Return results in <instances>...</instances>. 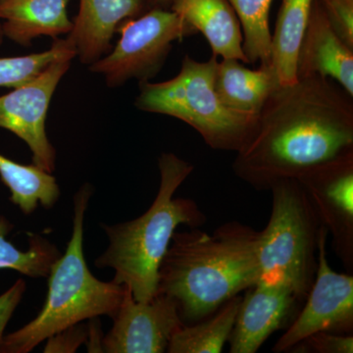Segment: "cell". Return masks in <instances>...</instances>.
<instances>
[{
	"mask_svg": "<svg viewBox=\"0 0 353 353\" xmlns=\"http://www.w3.org/2000/svg\"><path fill=\"white\" fill-rule=\"evenodd\" d=\"M352 150V97L331 79L306 77L274 90L232 168L253 189L270 190Z\"/></svg>",
	"mask_w": 353,
	"mask_h": 353,
	"instance_id": "cell-1",
	"label": "cell"
},
{
	"mask_svg": "<svg viewBox=\"0 0 353 353\" xmlns=\"http://www.w3.org/2000/svg\"><path fill=\"white\" fill-rule=\"evenodd\" d=\"M259 232L232 221L212 234L175 232L159 271L157 294L168 296L183 322L210 317L259 281Z\"/></svg>",
	"mask_w": 353,
	"mask_h": 353,
	"instance_id": "cell-2",
	"label": "cell"
},
{
	"mask_svg": "<svg viewBox=\"0 0 353 353\" xmlns=\"http://www.w3.org/2000/svg\"><path fill=\"white\" fill-rule=\"evenodd\" d=\"M160 185L148 210L137 219L116 225H101L109 239L108 250L95 260L99 268H112L113 282L126 285L137 301L157 296L158 271L176 228H199L206 216L196 202L174 197L194 166L171 152L158 160Z\"/></svg>",
	"mask_w": 353,
	"mask_h": 353,
	"instance_id": "cell-3",
	"label": "cell"
},
{
	"mask_svg": "<svg viewBox=\"0 0 353 353\" xmlns=\"http://www.w3.org/2000/svg\"><path fill=\"white\" fill-rule=\"evenodd\" d=\"M90 196L92 190L85 185L74 197L73 233L66 252L51 266L48 296L41 312L18 331L3 336L0 352L28 353L83 320L101 315L115 317L126 285L95 278L83 254V220Z\"/></svg>",
	"mask_w": 353,
	"mask_h": 353,
	"instance_id": "cell-4",
	"label": "cell"
},
{
	"mask_svg": "<svg viewBox=\"0 0 353 353\" xmlns=\"http://www.w3.org/2000/svg\"><path fill=\"white\" fill-rule=\"evenodd\" d=\"M217 57L199 62L185 55L178 75L161 83H139L134 105L145 112L162 114L196 130L209 148L238 152L248 143L257 117L227 108L215 90Z\"/></svg>",
	"mask_w": 353,
	"mask_h": 353,
	"instance_id": "cell-5",
	"label": "cell"
},
{
	"mask_svg": "<svg viewBox=\"0 0 353 353\" xmlns=\"http://www.w3.org/2000/svg\"><path fill=\"white\" fill-rule=\"evenodd\" d=\"M270 190V218L259 236V281L280 283L301 301L317 270L321 225L296 179L278 181Z\"/></svg>",
	"mask_w": 353,
	"mask_h": 353,
	"instance_id": "cell-6",
	"label": "cell"
},
{
	"mask_svg": "<svg viewBox=\"0 0 353 353\" xmlns=\"http://www.w3.org/2000/svg\"><path fill=\"white\" fill-rule=\"evenodd\" d=\"M121 38L110 53L90 65L108 87L117 88L132 79L148 82L159 73L174 41L197 32L170 8H150L118 27Z\"/></svg>",
	"mask_w": 353,
	"mask_h": 353,
	"instance_id": "cell-7",
	"label": "cell"
},
{
	"mask_svg": "<svg viewBox=\"0 0 353 353\" xmlns=\"http://www.w3.org/2000/svg\"><path fill=\"white\" fill-rule=\"evenodd\" d=\"M328 232L320 229L317 270L306 303L273 352H289L294 345L318 332L352 334L353 331V277L331 268L327 257Z\"/></svg>",
	"mask_w": 353,
	"mask_h": 353,
	"instance_id": "cell-8",
	"label": "cell"
},
{
	"mask_svg": "<svg viewBox=\"0 0 353 353\" xmlns=\"http://www.w3.org/2000/svg\"><path fill=\"white\" fill-rule=\"evenodd\" d=\"M74 58L57 60L29 82L0 97V128L24 141L31 150L32 164L48 173L54 171L57 150L46 134V116Z\"/></svg>",
	"mask_w": 353,
	"mask_h": 353,
	"instance_id": "cell-9",
	"label": "cell"
},
{
	"mask_svg": "<svg viewBox=\"0 0 353 353\" xmlns=\"http://www.w3.org/2000/svg\"><path fill=\"white\" fill-rule=\"evenodd\" d=\"M296 180L331 236L336 256L353 271V150L309 169Z\"/></svg>",
	"mask_w": 353,
	"mask_h": 353,
	"instance_id": "cell-10",
	"label": "cell"
},
{
	"mask_svg": "<svg viewBox=\"0 0 353 353\" xmlns=\"http://www.w3.org/2000/svg\"><path fill=\"white\" fill-rule=\"evenodd\" d=\"M113 327L101 341L109 353H163L183 322L176 303L163 294L137 301L126 287Z\"/></svg>",
	"mask_w": 353,
	"mask_h": 353,
	"instance_id": "cell-11",
	"label": "cell"
},
{
	"mask_svg": "<svg viewBox=\"0 0 353 353\" xmlns=\"http://www.w3.org/2000/svg\"><path fill=\"white\" fill-rule=\"evenodd\" d=\"M299 301L280 283L259 281L246 290L230 336V352L255 353L287 323Z\"/></svg>",
	"mask_w": 353,
	"mask_h": 353,
	"instance_id": "cell-12",
	"label": "cell"
},
{
	"mask_svg": "<svg viewBox=\"0 0 353 353\" xmlns=\"http://www.w3.org/2000/svg\"><path fill=\"white\" fill-rule=\"evenodd\" d=\"M297 79L329 78L353 97V48L338 36L319 0H313L296 62Z\"/></svg>",
	"mask_w": 353,
	"mask_h": 353,
	"instance_id": "cell-13",
	"label": "cell"
},
{
	"mask_svg": "<svg viewBox=\"0 0 353 353\" xmlns=\"http://www.w3.org/2000/svg\"><path fill=\"white\" fill-rule=\"evenodd\" d=\"M145 0H80L69 41L83 65H92L108 54L111 41L124 21L141 15Z\"/></svg>",
	"mask_w": 353,
	"mask_h": 353,
	"instance_id": "cell-14",
	"label": "cell"
},
{
	"mask_svg": "<svg viewBox=\"0 0 353 353\" xmlns=\"http://www.w3.org/2000/svg\"><path fill=\"white\" fill-rule=\"evenodd\" d=\"M69 0H0V30L4 38L22 46L32 39H53L69 34L73 21L68 15Z\"/></svg>",
	"mask_w": 353,
	"mask_h": 353,
	"instance_id": "cell-15",
	"label": "cell"
},
{
	"mask_svg": "<svg viewBox=\"0 0 353 353\" xmlns=\"http://www.w3.org/2000/svg\"><path fill=\"white\" fill-rule=\"evenodd\" d=\"M170 9L205 37L213 57L250 64L240 21L227 0H174Z\"/></svg>",
	"mask_w": 353,
	"mask_h": 353,
	"instance_id": "cell-16",
	"label": "cell"
},
{
	"mask_svg": "<svg viewBox=\"0 0 353 353\" xmlns=\"http://www.w3.org/2000/svg\"><path fill=\"white\" fill-rule=\"evenodd\" d=\"M214 85L223 103L245 115L257 117L279 83L270 63L250 69L240 60L223 58L217 62Z\"/></svg>",
	"mask_w": 353,
	"mask_h": 353,
	"instance_id": "cell-17",
	"label": "cell"
},
{
	"mask_svg": "<svg viewBox=\"0 0 353 353\" xmlns=\"http://www.w3.org/2000/svg\"><path fill=\"white\" fill-rule=\"evenodd\" d=\"M313 0H283L271 39L270 65L279 85L297 81L299 46L307 26Z\"/></svg>",
	"mask_w": 353,
	"mask_h": 353,
	"instance_id": "cell-18",
	"label": "cell"
},
{
	"mask_svg": "<svg viewBox=\"0 0 353 353\" xmlns=\"http://www.w3.org/2000/svg\"><path fill=\"white\" fill-rule=\"evenodd\" d=\"M0 178L11 192L10 201L25 214H31L39 204L52 208L60 196L57 179L37 165H23L0 153Z\"/></svg>",
	"mask_w": 353,
	"mask_h": 353,
	"instance_id": "cell-19",
	"label": "cell"
},
{
	"mask_svg": "<svg viewBox=\"0 0 353 353\" xmlns=\"http://www.w3.org/2000/svg\"><path fill=\"white\" fill-rule=\"evenodd\" d=\"M241 296L228 301L211 318L199 321L192 326L185 324L172 336L167 352L220 353L229 341L238 314Z\"/></svg>",
	"mask_w": 353,
	"mask_h": 353,
	"instance_id": "cell-20",
	"label": "cell"
},
{
	"mask_svg": "<svg viewBox=\"0 0 353 353\" xmlns=\"http://www.w3.org/2000/svg\"><path fill=\"white\" fill-rule=\"evenodd\" d=\"M10 228L0 217V270L11 269L31 278L48 277L51 266L61 255L57 246L43 236L31 234L29 250L21 252L6 240Z\"/></svg>",
	"mask_w": 353,
	"mask_h": 353,
	"instance_id": "cell-21",
	"label": "cell"
},
{
	"mask_svg": "<svg viewBox=\"0 0 353 353\" xmlns=\"http://www.w3.org/2000/svg\"><path fill=\"white\" fill-rule=\"evenodd\" d=\"M240 21L243 51L250 64L270 63L269 13L273 0H227Z\"/></svg>",
	"mask_w": 353,
	"mask_h": 353,
	"instance_id": "cell-22",
	"label": "cell"
},
{
	"mask_svg": "<svg viewBox=\"0 0 353 353\" xmlns=\"http://www.w3.org/2000/svg\"><path fill=\"white\" fill-rule=\"evenodd\" d=\"M77 57L69 39H55L50 50L23 57H0V87L15 88L29 82L61 58Z\"/></svg>",
	"mask_w": 353,
	"mask_h": 353,
	"instance_id": "cell-23",
	"label": "cell"
},
{
	"mask_svg": "<svg viewBox=\"0 0 353 353\" xmlns=\"http://www.w3.org/2000/svg\"><path fill=\"white\" fill-rule=\"evenodd\" d=\"M289 352L352 353L353 336L352 334L318 332L299 341Z\"/></svg>",
	"mask_w": 353,
	"mask_h": 353,
	"instance_id": "cell-24",
	"label": "cell"
},
{
	"mask_svg": "<svg viewBox=\"0 0 353 353\" xmlns=\"http://www.w3.org/2000/svg\"><path fill=\"white\" fill-rule=\"evenodd\" d=\"M334 32L353 48V0H319Z\"/></svg>",
	"mask_w": 353,
	"mask_h": 353,
	"instance_id": "cell-25",
	"label": "cell"
},
{
	"mask_svg": "<svg viewBox=\"0 0 353 353\" xmlns=\"http://www.w3.org/2000/svg\"><path fill=\"white\" fill-rule=\"evenodd\" d=\"M26 283L20 279L4 294H0V343L3 338L4 330L10 321L14 311L19 305L26 292Z\"/></svg>",
	"mask_w": 353,
	"mask_h": 353,
	"instance_id": "cell-26",
	"label": "cell"
},
{
	"mask_svg": "<svg viewBox=\"0 0 353 353\" xmlns=\"http://www.w3.org/2000/svg\"><path fill=\"white\" fill-rule=\"evenodd\" d=\"M150 8H170L174 0H145Z\"/></svg>",
	"mask_w": 353,
	"mask_h": 353,
	"instance_id": "cell-27",
	"label": "cell"
},
{
	"mask_svg": "<svg viewBox=\"0 0 353 353\" xmlns=\"http://www.w3.org/2000/svg\"><path fill=\"white\" fill-rule=\"evenodd\" d=\"M4 39L6 38H4L3 34H2L1 30H0V46L3 43Z\"/></svg>",
	"mask_w": 353,
	"mask_h": 353,
	"instance_id": "cell-28",
	"label": "cell"
}]
</instances>
